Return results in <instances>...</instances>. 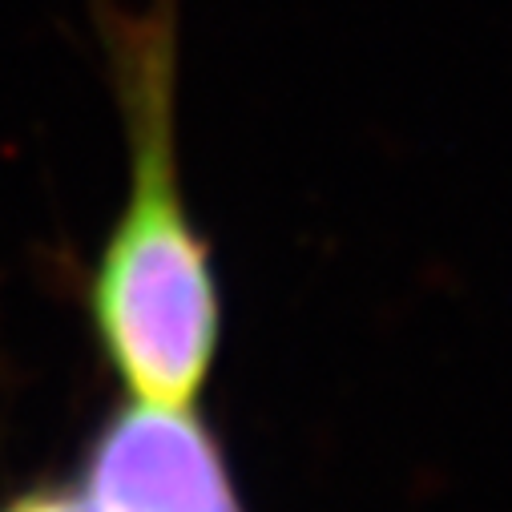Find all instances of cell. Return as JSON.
I'll return each mask as SVG.
<instances>
[{"instance_id": "cell-2", "label": "cell", "mask_w": 512, "mask_h": 512, "mask_svg": "<svg viewBox=\"0 0 512 512\" xmlns=\"http://www.w3.org/2000/svg\"><path fill=\"white\" fill-rule=\"evenodd\" d=\"M0 512H105V508L73 476V480H57V484H33L9 500H0Z\"/></svg>"}, {"instance_id": "cell-1", "label": "cell", "mask_w": 512, "mask_h": 512, "mask_svg": "<svg viewBox=\"0 0 512 512\" xmlns=\"http://www.w3.org/2000/svg\"><path fill=\"white\" fill-rule=\"evenodd\" d=\"M89 21L125 134V198L89 271V323L130 400L198 408L222 299L182 186V0H89Z\"/></svg>"}]
</instances>
